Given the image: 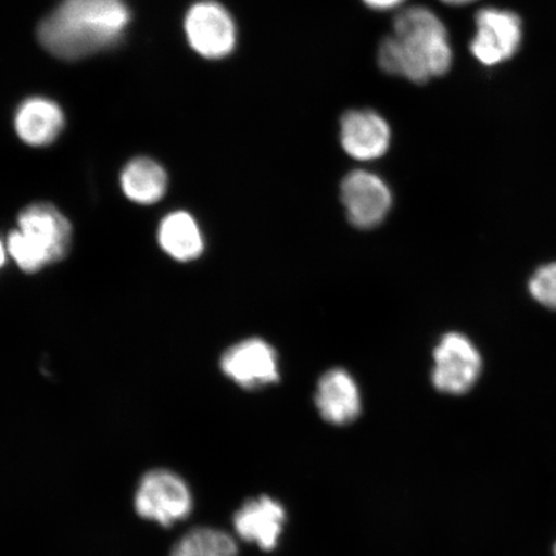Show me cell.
<instances>
[{"label": "cell", "instance_id": "4", "mask_svg": "<svg viewBox=\"0 0 556 556\" xmlns=\"http://www.w3.org/2000/svg\"><path fill=\"white\" fill-rule=\"evenodd\" d=\"M185 33L192 50L206 60H224L238 46V26L226 7L215 0H201L190 7Z\"/></svg>", "mask_w": 556, "mask_h": 556}, {"label": "cell", "instance_id": "14", "mask_svg": "<svg viewBox=\"0 0 556 556\" xmlns=\"http://www.w3.org/2000/svg\"><path fill=\"white\" fill-rule=\"evenodd\" d=\"M121 185L125 197L141 205H152L164 198L168 176L150 157H136L123 169Z\"/></svg>", "mask_w": 556, "mask_h": 556}, {"label": "cell", "instance_id": "10", "mask_svg": "<svg viewBox=\"0 0 556 556\" xmlns=\"http://www.w3.org/2000/svg\"><path fill=\"white\" fill-rule=\"evenodd\" d=\"M340 141L348 155L371 162L386 155L392 141L388 122L372 110H351L342 117Z\"/></svg>", "mask_w": 556, "mask_h": 556}, {"label": "cell", "instance_id": "12", "mask_svg": "<svg viewBox=\"0 0 556 556\" xmlns=\"http://www.w3.org/2000/svg\"><path fill=\"white\" fill-rule=\"evenodd\" d=\"M283 507L273 498L262 496L249 502L235 514L233 526L243 541L254 542L263 551L276 547L285 525Z\"/></svg>", "mask_w": 556, "mask_h": 556}, {"label": "cell", "instance_id": "7", "mask_svg": "<svg viewBox=\"0 0 556 556\" xmlns=\"http://www.w3.org/2000/svg\"><path fill=\"white\" fill-rule=\"evenodd\" d=\"M523 41V23L516 12L484 9L476 16L470 52L483 66L493 67L516 55Z\"/></svg>", "mask_w": 556, "mask_h": 556}, {"label": "cell", "instance_id": "20", "mask_svg": "<svg viewBox=\"0 0 556 556\" xmlns=\"http://www.w3.org/2000/svg\"><path fill=\"white\" fill-rule=\"evenodd\" d=\"M4 262H5V248L3 245V242L0 241V268L3 267Z\"/></svg>", "mask_w": 556, "mask_h": 556}, {"label": "cell", "instance_id": "8", "mask_svg": "<svg viewBox=\"0 0 556 556\" xmlns=\"http://www.w3.org/2000/svg\"><path fill=\"white\" fill-rule=\"evenodd\" d=\"M342 203L346 217L358 228L381 224L392 206V193L384 180L366 170H354L343 179Z\"/></svg>", "mask_w": 556, "mask_h": 556}, {"label": "cell", "instance_id": "5", "mask_svg": "<svg viewBox=\"0 0 556 556\" xmlns=\"http://www.w3.org/2000/svg\"><path fill=\"white\" fill-rule=\"evenodd\" d=\"M193 500L189 485L176 472L152 470L142 478L136 493L138 516L170 527L190 516Z\"/></svg>", "mask_w": 556, "mask_h": 556}, {"label": "cell", "instance_id": "1", "mask_svg": "<svg viewBox=\"0 0 556 556\" xmlns=\"http://www.w3.org/2000/svg\"><path fill=\"white\" fill-rule=\"evenodd\" d=\"M130 23L127 0H61L37 34L53 58L78 61L121 45Z\"/></svg>", "mask_w": 556, "mask_h": 556}, {"label": "cell", "instance_id": "15", "mask_svg": "<svg viewBox=\"0 0 556 556\" xmlns=\"http://www.w3.org/2000/svg\"><path fill=\"white\" fill-rule=\"evenodd\" d=\"M159 242L166 254L179 262L198 260L204 250L197 220L186 212L166 215L159 227Z\"/></svg>", "mask_w": 556, "mask_h": 556}, {"label": "cell", "instance_id": "19", "mask_svg": "<svg viewBox=\"0 0 556 556\" xmlns=\"http://www.w3.org/2000/svg\"><path fill=\"white\" fill-rule=\"evenodd\" d=\"M442 3L455 7L468 5L477 2V0H441Z\"/></svg>", "mask_w": 556, "mask_h": 556}, {"label": "cell", "instance_id": "3", "mask_svg": "<svg viewBox=\"0 0 556 556\" xmlns=\"http://www.w3.org/2000/svg\"><path fill=\"white\" fill-rule=\"evenodd\" d=\"M73 228L58 207L35 203L20 213L17 229L7 241V252L27 274L61 261L72 245Z\"/></svg>", "mask_w": 556, "mask_h": 556}, {"label": "cell", "instance_id": "16", "mask_svg": "<svg viewBox=\"0 0 556 556\" xmlns=\"http://www.w3.org/2000/svg\"><path fill=\"white\" fill-rule=\"evenodd\" d=\"M235 540L214 528H194L173 547L170 556H238Z\"/></svg>", "mask_w": 556, "mask_h": 556}, {"label": "cell", "instance_id": "21", "mask_svg": "<svg viewBox=\"0 0 556 556\" xmlns=\"http://www.w3.org/2000/svg\"><path fill=\"white\" fill-rule=\"evenodd\" d=\"M554 552H555V556H556V544H555V547H554Z\"/></svg>", "mask_w": 556, "mask_h": 556}, {"label": "cell", "instance_id": "18", "mask_svg": "<svg viewBox=\"0 0 556 556\" xmlns=\"http://www.w3.org/2000/svg\"><path fill=\"white\" fill-rule=\"evenodd\" d=\"M374 11H392L399 9L406 0H363Z\"/></svg>", "mask_w": 556, "mask_h": 556}, {"label": "cell", "instance_id": "9", "mask_svg": "<svg viewBox=\"0 0 556 556\" xmlns=\"http://www.w3.org/2000/svg\"><path fill=\"white\" fill-rule=\"evenodd\" d=\"M220 367L229 379L248 391L280 380L277 353L262 339L243 340L229 348L220 359Z\"/></svg>", "mask_w": 556, "mask_h": 556}, {"label": "cell", "instance_id": "2", "mask_svg": "<svg viewBox=\"0 0 556 556\" xmlns=\"http://www.w3.org/2000/svg\"><path fill=\"white\" fill-rule=\"evenodd\" d=\"M394 34L381 41L378 62L382 72L416 85L440 78L454 62L443 21L426 7L403 10L394 18Z\"/></svg>", "mask_w": 556, "mask_h": 556}, {"label": "cell", "instance_id": "17", "mask_svg": "<svg viewBox=\"0 0 556 556\" xmlns=\"http://www.w3.org/2000/svg\"><path fill=\"white\" fill-rule=\"evenodd\" d=\"M528 290L534 301L556 311V262L540 267L528 282Z\"/></svg>", "mask_w": 556, "mask_h": 556}, {"label": "cell", "instance_id": "6", "mask_svg": "<svg viewBox=\"0 0 556 556\" xmlns=\"http://www.w3.org/2000/svg\"><path fill=\"white\" fill-rule=\"evenodd\" d=\"M483 370L481 353L460 332H448L434 350L433 384L447 394H465L476 386Z\"/></svg>", "mask_w": 556, "mask_h": 556}, {"label": "cell", "instance_id": "13", "mask_svg": "<svg viewBox=\"0 0 556 556\" xmlns=\"http://www.w3.org/2000/svg\"><path fill=\"white\" fill-rule=\"evenodd\" d=\"M316 406L328 422L344 426L361 414V395L356 381L343 368H332L318 382Z\"/></svg>", "mask_w": 556, "mask_h": 556}, {"label": "cell", "instance_id": "11", "mask_svg": "<svg viewBox=\"0 0 556 556\" xmlns=\"http://www.w3.org/2000/svg\"><path fill=\"white\" fill-rule=\"evenodd\" d=\"M13 124L21 141L33 148H45L64 130L65 114L58 102L47 97H30L20 103Z\"/></svg>", "mask_w": 556, "mask_h": 556}]
</instances>
